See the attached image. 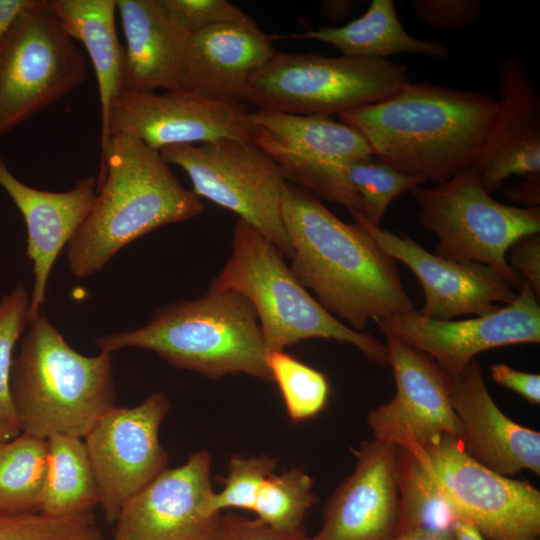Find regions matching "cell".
<instances>
[{"label": "cell", "instance_id": "cell-16", "mask_svg": "<svg viewBox=\"0 0 540 540\" xmlns=\"http://www.w3.org/2000/svg\"><path fill=\"white\" fill-rule=\"evenodd\" d=\"M211 462L201 450L164 469L123 504L113 540H212L222 513L212 509Z\"/></svg>", "mask_w": 540, "mask_h": 540}, {"label": "cell", "instance_id": "cell-36", "mask_svg": "<svg viewBox=\"0 0 540 540\" xmlns=\"http://www.w3.org/2000/svg\"><path fill=\"white\" fill-rule=\"evenodd\" d=\"M278 459L267 455L243 457L234 455L223 478L224 487L212 496V509L216 513L229 508L253 511L258 493L264 482L274 473Z\"/></svg>", "mask_w": 540, "mask_h": 540}, {"label": "cell", "instance_id": "cell-5", "mask_svg": "<svg viewBox=\"0 0 540 540\" xmlns=\"http://www.w3.org/2000/svg\"><path fill=\"white\" fill-rule=\"evenodd\" d=\"M28 324L10 379L20 431L84 438L115 406L111 354H80L40 314Z\"/></svg>", "mask_w": 540, "mask_h": 540}, {"label": "cell", "instance_id": "cell-45", "mask_svg": "<svg viewBox=\"0 0 540 540\" xmlns=\"http://www.w3.org/2000/svg\"><path fill=\"white\" fill-rule=\"evenodd\" d=\"M453 537L454 540H485L472 524L460 517L454 523Z\"/></svg>", "mask_w": 540, "mask_h": 540}, {"label": "cell", "instance_id": "cell-18", "mask_svg": "<svg viewBox=\"0 0 540 540\" xmlns=\"http://www.w3.org/2000/svg\"><path fill=\"white\" fill-rule=\"evenodd\" d=\"M397 446L376 438L354 450V471L329 498L312 540H390L396 534Z\"/></svg>", "mask_w": 540, "mask_h": 540}, {"label": "cell", "instance_id": "cell-40", "mask_svg": "<svg viewBox=\"0 0 540 540\" xmlns=\"http://www.w3.org/2000/svg\"><path fill=\"white\" fill-rule=\"evenodd\" d=\"M508 264L520 273L540 296V236L525 235L516 240L508 250Z\"/></svg>", "mask_w": 540, "mask_h": 540}, {"label": "cell", "instance_id": "cell-43", "mask_svg": "<svg viewBox=\"0 0 540 540\" xmlns=\"http://www.w3.org/2000/svg\"><path fill=\"white\" fill-rule=\"evenodd\" d=\"M35 0H0V44L18 16Z\"/></svg>", "mask_w": 540, "mask_h": 540}, {"label": "cell", "instance_id": "cell-9", "mask_svg": "<svg viewBox=\"0 0 540 540\" xmlns=\"http://www.w3.org/2000/svg\"><path fill=\"white\" fill-rule=\"evenodd\" d=\"M87 62L49 0H35L0 44V137L78 88Z\"/></svg>", "mask_w": 540, "mask_h": 540}, {"label": "cell", "instance_id": "cell-32", "mask_svg": "<svg viewBox=\"0 0 540 540\" xmlns=\"http://www.w3.org/2000/svg\"><path fill=\"white\" fill-rule=\"evenodd\" d=\"M266 363L292 422L308 420L324 409L330 388L322 372L285 351H268Z\"/></svg>", "mask_w": 540, "mask_h": 540}, {"label": "cell", "instance_id": "cell-30", "mask_svg": "<svg viewBox=\"0 0 540 540\" xmlns=\"http://www.w3.org/2000/svg\"><path fill=\"white\" fill-rule=\"evenodd\" d=\"M254 143L268 154L292 180L323 198L345 206L350 213L363 214V204L349 185L344 165L318 162L292 153L274 142L261 129Z\"/></svg>", "mask_w": 540, "mask_h": 540}, {"label": "cell", "instance_id": "cell-31", "mask_svg": "<svg viewBox=\"0 0 540 540\" xmlns=\"http://www.w3.org/2000/svg\"><path fill=\"white\" fill-rule=\"evenodd\" d=\"M315 501L313 479L301 468L292 467L268 477L252 512L273 529L293 532L304 528L305 516Z\"/></svg>", "mask_w": 540, "mask_h": 540}, {"label": "cell", "instance_id": "cell-24", "mask_svg": "<svg viewBox=\"0 0 540 540\" xmlns=\"http://www.w3.org/2000/svg\"><path fill=\"white\" fill-rule=\"evenodd\" d=\"M271 39H306L332 45L342 56L388 59L396 54H420L444 59L449 49L439 41L418 39L402 25L393 0H372L365 13L341 27H320Z\"/></svg>", "mask_w": 540, "mask_h": 540}, {"label": "cell", "instance_id": "cell-34", "mask_svg": "<svg viewBox=\"0 0 540 540\" xmlns=\"http://www.w3.org/2000/svg\"><path fill=\"white\" fill-rule=\"evenodd\" d=\"M0 540H105L93 512L52 517L40 512L0 513Z\"/></svg>", "mask_w": 540, "mask_h": 540}, {"label": "cell", "instance_id": "cell-33", "mask_svg": "<svg viewBox=\"0 0 540 540\" xmlns=\"http://www.w3.org/2000/svg\"><path fill=\"white\" fill-rule=\"evenodd\" d=\"M344 173L362 201V216L375 227H380L387 208L398 196L426 183L423 178L401 173L373 156L346 163Z\"/></svg>", "mask_w": 540, "mask_h": 540}, {"label": "cell", "instance_id": "cell-15", "mask_svg": "<svg viewBox=\"0 0 540 540\" xmlns=\"http://www.w3.org/2000/svg\"><path fill=\"white\" fill-rule=\"evenodd\" d=\"M386 340L396 393L368 413L373 438L410 451L423 449L443 436L460 441L450 376L424 352L392 336Z\"/></svg>", "mask_w": 540, "mask_h": 540}, {"label": "cell", "instance_id": "cell-26", "mask_svg": "<svg viewBox=\"0 0 540 540\" xmlns=\"http://www.w3.org/2000/svg\"><path fill=\"white\" fill-rule=\"evenodd\" d=\"M250 117L280 147L309 160L344 165L373 156L357 130L331 116L258 109Z\"/></svg>", "mask_w": 540, "mask_h": 540}, {"label": "cell", "instance_id": "cell-11", "mask_svg": "<svg viewBox=\"0 0 540 540\" xmlns=\"http://www.w3.org/2000/svg\"><path fill=\"white\" fill-rule=\"evenodd\" d=\"M411 452L426 465L458 516L485 540H540V491L531 483L482 466L451 436Z\"/></svg>", "mask_w": 540, "mask_h": 540}, {"label": "cell", "instance_id": "cell-20", "mask_svg": "<svg viewBox=\"0 0 540 540\" xmlns=\"http://www.w3.org/2000/svg\"><path fill=\"white\" fill-rule=\"evenodd\" d=\"M0 187L22 214L27 228L26 254L33 263L34 284L28 323L45 302L46 286L57 259L91 212L97 196V179H78L65 192H50L26 185L16 178L0 157Z\"/></svg>", "mask_w": 540, "mask_h": 540}, {"label": "cell", "instance_id": "cell-44", "mask_svg": "<svg viewBox=\"0 0 540 540\" xmlns=\"http://www.w3.org/2000/svg\"><path fill=\"white\" fill-rule=\"evenodd\" d=\"M321 8L325 16L330 19L338 20L348 17L353 11V2L340 1H323Z\"/></svg>", "mask_w": 540, "mask_h": 540}, {"label": "cell", "instance_id": "cell-8", "mask_svg": "<svg viewBox=\"0 0 540 540\" xmlns=\"http://www.w3.org/2000/svg\"><path fill=\"white\" fill-rule=\"evenodd\" d=\"M410 192L419 210L417 222L438 239L437 256L488 265L512 287L521 284L506 255L516 240L539 233L540 208L516 207L494 199L483 187L476 167Z\"/></svg>", "mask_w": 540, "mask_h": 540}, {"label": "cell", "instance_id": "cell-42", "mask_svg": "<svg viewBox=\"0 0 540 540\" xmlns=\"http://www.w3.org/2000/svg\"><path fill=\"white\" fill-rule=\"evenodd\" d=\"M503 196L513 206L540 208V173L524 176V180L503 189Z\"/></svg>", "mask_w": 540, "mask_h": 540}, {"label": "cell", "instance_id": "cell-25", "mask_svg": "<svg viewBox=\"0 0 540 540\" xmlns=\"http://www.w3.org/2000/svg\"><path fill=\"white\" fill-rule=\"evenodd\" d=\"M66 32L81 42L92 62L99 91L101 133L111 103L123 89L124 48L115 26L117 0H49Z\"/></svg>", "mask_w": 540, "mask_h": 540}, {"label": "cell", "instance_id": "cell-4", "mask_svg": "<svg viewBox=\"0 0 540 540\" xmlns=\"http://www.w3.org/2000/svg\"><path fill=\"white\" fill-rule=\"evenodd\" d=\"M101 352L138 348L156 353L175 368L210 379L247 374L272 376L256 312L242 295L213 291L157 309L142 327L96 339Z\"/></svg>", "mask_w": 540, "mask_h": 540}, {"label": "cell", "instance_id": "cell-37", "mask_svg": "<svg viewBox=\"0 0 540 540\" xmlns=\"http://www.w3.org/2000/svg\"><path fill=\"white\" fill-rule=\"evenodd\" d=\"M170 25L182 36L220 23H253L250 16L227 0H156Z\"/></svg>", "mask_w": 540, "mask_h": 540}, {"label": "cell", "instance_id": "cell-22", "mask_svg": "<svg viewBox=\"0 0 540 540\" xmlns=\"http://www.w3.org/2000/svg\"><path fill=\"white\" fill-rule=\"evenodd\" d=\"M499 110L476 166L490 194L513 175L540 173V96L522 62L504 58L499 66Z\"/></svg>", "mask_w": 540, "mask_h": 540}, {"label": "cell", "instance_id": "cell-12", "mask_svg": "<svg viewBox=\"0 0 540 540\" xmlns=\"http://www.w3.org/2000/svg\"><path fill=\"white\" fill-rule=\"evenodd\" d=\"M259 127L243 103L212 100L188 91L138 93L122 89L111 103L100 153L110 136H134L159 152L224 138L254 142Z\"/></svg>", "mask_w": 540, "mask_h": 540}, {"label": "cell", "instance_id": "cell-17", "mask_svg": "<svg viewBox=\"0 0 540 540\" xmlns=\"http://www.w3.org/2000/svg\"><path fill=\"white\" fill-rule=\"evenodd\" d=\"M362 228L391 258L405 264L418 278L424 304L419 314L435 320H452L463 315L481 316L509 304L516 293L494 268L479 263H458L424 249L408 236H399L375 227L358 213H350Z\"/></svg>", "mask_w": 540, "mask_h": 540}, {"label": "cell", "instance_id": "cell-46", "mask_svg": "<svg viewBox=\"0 0 540 540\" xmlns=\"http://www.w3.org/2000/svg\"><path fill=\"white\" fill-rule=\"evenodd\" d=\"M390 540H454L453 534L413 531L395 535Z\"/></svg>", "mask_w": 540, "mask_h": 540}, {"label": "cell", "instance_id": "cell-28", "mask_svg": "<svg viewBox=\"0 0 540 540\" xmlns=\"http://www.w3.org/2000/svg\"><path fill=\"white\" fill-rule=\"evenodd\" d=\"M396 479L399 513L395 535L413 531L453 534L459 516L419 456L397 447Z\"/></svg>", "mask_w": 540, "mask_h": 540}, {"label": "cell", "instance_id": "cell-39", "mask_svg": "<svg viewBox=\"0 0 540 540\" xmlns=\"http://www.w3.org/2000/svg\"><path fill=\"white\" fill-rule=\"evenodd\" d=\"M212 540H312L305 529L293 532L269 527L257 518L235 513L221 514Z\"/></svg>", "mask_w": 540, "mask_h": 540}, {"label": "cell", "instance_id": "cell-10", "mask_svg": "<svg viewBox=\"0 0 540 540\" xmlns=\"http://www.w3.org/2000/svg\"><path fill=\"white\" fill-rule=\"evenodd\" d=\"M159 154L167 164L185 171L197 197L237 214L291 257L281 213L287 179L280 166L254 142L224 138L168 146Z\"/></svg>", "mask_w": 540, "mask_h": 540}, {"label": "cell", "instance_id": "cell-13", "mask_svg": "<svg viewBox=\"0 0 540 540\" xmlns=\"http://www.w3.org/2000/svg\"><path fill=\"white\" fill-rule=\"evenodd\" d=\"M169 409L166 394L154 392L137 406H113L83 438L107 523L114 524L123 504L167 468L159 430Z\"/></svg>", "mask_w": 540, "mask_h": 540}, {"label": "cell", "instance_id": "cell-1", "mask_svg": "<svg viewBox=\"0 0 540 540\" xmlns=\"http://www.w3.org/2000/svg\"><path fill=\"white\" fill-rule=\"evenodd\" d=\"M498 110V99L484 92L410 81L338 119L357 130L380 161L439 184L477 166Z\"/></svg>", "mask_w": 540, "mask_h": 540}, {"label": "cell", "instance_id": "cell-6", "mask_svg": "<svg viewBox=\"0 0 540 540\" xmlns=\"http://www.w3.org/2000/svg\"><path fill=\"white\" fill-rule=\"evenodd\" d=\"M209 290L232 291L253 306L267 351L311 338L355 346L369 361L388 366L387 345L326 311L294 277L280 250L256 228L237 220L231 255Z\"/></svg>", "mask_w": 540, "mask_h": 540}, {"label": "cell", "instance_id": "cell-7", "mask_svg": "<svg viewBox=\"0 0 540 540\" xmlns=\"http://www.w3.org/2000/svg\"><path fill=\"white\" fill-rule=\"evenodd\" d=\"M409 82L408 67L389 59L277 52L252 76L245 101L260 110L331 116L383 101Z\"/></svg>", "mask_w": 540, "mask_h": 540}, {"label": "cell", "instance_id": "cell-38", "mask_svg": "<svg viewBox=\"0 0 540 540\" xmlns=\"http://www.w3.org/2000/svg\"><path fill=\"white\" fill-rule=\"evenodd\" d=\"M415 17L437 31H457L478 23L483 15L481 0H412Z\"/></svg>", "mask_w": 540, "mask_h": 540}, {"label": "cell", "instance_id": "cell-23", "mask_svg": "<svg viewBox=\"0 0 540 540\" xmlns=\"http://www.w3.org/2000/svg\"><path fill=\"white\" fill-rule=\"evenodd\" d=\"M117 11L126 41L123 89L138 93L183 91L187 38L170 25L156 0H117Z\"/></svg>", "mask_w": 540, "mask_h": 540}, {"label": "cell", "instance_id": "cell-41", "mask_svg": "<svg viewBox=\"0 0 540 540\" xmlns=\"http://www.w3.org/2000/svg\"><path fill=\"white\" fill-rule=\"evenodd\" d=\"M490 374L493 381L506 387L533 405L540 403V375L513 369L504 363L491 366Z\"/></svg>", "mask_w": 540, "mask_h": 540}, {"label": "cell", "instance_id": "cell-29", "mask_svg": "<svg viewBox=\"0 0 540 540\" xmlns=\"http://www.w3.org/2000/svg\"><path fill=\"white\" fill-rule=\"evenodd\" d=\"M47 471V440L26 433L0 445V513L38 512Z\"/></svg>", "mask_w": 540, "mask_h": 540}, {"label": "cell", "instance_id": "cell-19", "mask_svg": "<svg viewBox=\"0 0 540 540\" xmlns=\"http://www.w3.org/2000/svg\"><path fill=\"white\" fill-rule=\"evenodd\" d=\"M451 402L465 453L504 476L522 470L540 474V433L508 418L491 397L481 364L472 360L450 376Z\"/></svg>", "mask_w": 540, "mask_h": 540}, {"label": "cell", "instance_id": "cell-27", "mask_svg": "<svg viewBox=\"0 0 540 540\" xmlns=\"http://www.w3.org/2000/svg\"><path fill=\"white\" fill-rule=\"evenodd\" d=\"M47 440V471L38 512L52 517L92 513L99 491L83 438L55 434Z\"/></svg>", "mask_w": 540, "mask_h": 540}, {"label": "cell", "instance_id": "cell-35", "mask_svg": "<svg viewBox=\"0 0 540 540\" xmlns=\"http://www.w3.org/2000/svg\"><path fill=\"white\" fill-rule=\"evenodd\" d=\"M29 302L30 296L22 283H18L0 301V420L18 428L10 379L13 351L28 323Z\"/></svg>", "mask_w": 540, "mask_h": 540}, {"label": "cell", "instance_id": "cell-47", "mask_svg": "<svg viewBox=\"0 0 540 540\" xmlns=\"http://www.w3.org/2000/svg\"><path fill=\"white\" fill-rule=\"evenodd\" d=\"M21 433L17 426L0 420V445L12 440Z\"/></svg>", "mask_w": 540, "mask_h": 540}, {"label": "cell", "instance_id": "cell-21", "mask_svg": "<svg viewBox=\"0 0 540 540\" xmlns=\"http://www.w3.org/2000/svg\"><path fill=\"white\" fill-rule=\"evenodd\" d=\"M278 51L253 23H220L190 35L182 59L183 91L243 103L252 76Z\"/></svg>", "mask_w": 540, "mask_h": 540}, {"label": "cell", "instance_id": "cell-2", "mask_svg": "<svg viewBox=\"0 0 540 540\" xmlns=\"http://www.w3.org/2000/svg\"><path fill=\"white\" fill-rule=\"evenodd\" d=\"M290 270L350 328L415 310L395 260L358 225L343 222L308 190L286 184L281 204Z\"/></svg>", "mask_w": 540, "mask_h": 540}, {"label": "cell", "instance_id": "cell-3", "mask_svg": "<svg viewBox=\"0 0 540 540\" xmlns=\"http://www.w3.org/2000/svg\"><path fill=\"white\" fill-rule=\"evenodd\" d=\"M203 210L200 198L181 185L158 151L134 136L112 135L100 153L93 208L68 244L69 268L86 278L130 242Z\"/></svg>", "mask_w": 540, "mask_h": 540}, {"label": "cell", "instance_id": "cell-14", "mask_svg": "<svg viewBox=\"0 0 540 540\" xmlns=\"http://www.w3.org/2000/svg\"><path fill=\"white\" fill-rule=\"evenodd\" d=\"M374 322L385 336L430 356L449 376L460 373L483 351L540 342L539 296L523 279L512 302L485 315L458 321L435 320L415 309Z\"/></svg>", "mask_w": 540, "mask_h": 540}]
</instances>
